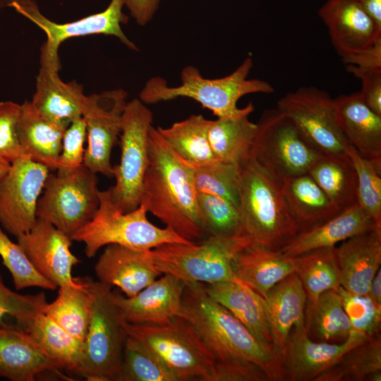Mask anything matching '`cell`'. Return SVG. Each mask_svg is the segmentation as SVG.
Listing matches in <instances>:
<instances>
[{
    "label": "cell",
    "instance_id": "25",
    "mask_svg": "<svg viewBox=\"0 0 381 381\" xmlns=\"http://www.w3.org/2000/svg\"><path fill=\"white\" fill-rule=\"evenodd\" d=\"M334 99L337 122L348 143L381 166V116L365 104L360 92Z\"/></svg>",
    "mask_w": 381,
    "mask_h": 381
},
{
    "label": "cell",
    "instance_id": "38",
    "mask_svg": "<svg viewBox=\"0 0 381 381\" xmlns=\"http://www.w3.org/2000/svg\"><path fill=\"white\" fill-rule=\"evenodd\" d=\"M306 329L310 327L315 334L325 341L346 339L353 329L337 290L322 293L317 301L306 310Z\"/></svg>",
    "mask_w": 381,
    "mask_h": 381
},
{
    "label": "cell",
    "instance_id": "9",
    "mask_svg": "<svg viewBox=\"0 0 381 381\" xmlns=\"http://www.w3.org/2000/svg\"><path fill=\"white\" fill-rule=\"evenodd\" d=\"M257 125L251 155L262 168L280 181L308 174L324 157L277 109L265 110Z\"/></svg>",
    "mask_w": 381,
    "mask_h": 381
},
{
    "label": "cell",
    "instance_id": "22",
    "mask_svg": "<svg viewBox=\"0 0 381 381\" xmlns=\"http://www.w3.org/2000/svg\"><path fill=\"white\" fill-rule=\"evenodd\" d=\"M264 302L272 345L283 358L291 330L306 326L307 296L297 274L293 272L276 284Z\"/></svg>",
    "mask_w": 381,
    "mask_h": 381
},
{
    "label": "cell",
    "instance_id": "28",
    "mask_svg": "<svg viewBox=\"0 0 381 381\" xmlns=\"http://www.w3.org/2000/svg\"><path fill=\"white\" fill-rule=\"evenodd\" d=\"M86 98L81 84L64 82L59 71L40 67L31 102L41 114L68 127L83 116Z\"/></svg>",
    "mask_w": 381,
    "mask_h": 381
},
{
    "label": "cell",
    "instance_id": "4",
    "mask_svg": "<svg viewBox=\"0 0 381 381\" xmlns=\"http://www.w3.org/2000/svg\"><path fill=\"white\" fill-rule=\"evenodd\" d=\"M253 66L251 57H247L231 74L220 78H204L198 68L187 66L181 71V84L170 86L159 76L150 78L139 93L145 104L174 100L180 97L192 99L210 110L217 118L236 117L254 111L250 102L243 108L237 103L243 96L253 93L272 94L274 87L267 81L248 79Z\"/></svg>",
    "mask_w": 381,
    "mask_h": 381
},
{
    "label": "cell",
    "instance_id": "30",
    "mask_svg": "<svg viewBox=\"0 0 381 381\" xmlns=\"http://www.w3.org/2000/svg\"><path fill=\"white\" fill-rule=\"evenodd\" d=\"M203 284L209 296L227 309L259 340L272 346L262 296L246 285L237 282Z\"/></svg>",
    "mask_w": 381,
    "mask_h": 381
},
{
    "label": "cell",
    "instance_id": "34",
    "mask_svg": "<svg viewBox=\"0 0 381 381\" xmlns=\"http://www.w3.org/2000/svg\"><path fill=\"white\" fill-rule=\"evenodd\" d=\"M295 271L306 294L308 306L328 290H337L341 285L339 268L335 247L309 251L294 258Z\"/></svg>",
    "mask_w": 381,
    "mask_h": 381
},
{
    "label": "cell",
    "instance_id": "49",
    "mask_svg": "<svg viewBox=\"0 0 381 381\" xmlns=\"http://www.w3.org/2000/svg\"><path fill=\"white\" fill-rule=\"evenodd\" d=\"M345 65L361 70L381 71V37L371 45L355 54L341 58Z\"/></svg>",
    "mask_w": 381,
    "mask_h": 381
},
{
    "label": "cell",
    "instance_id": "26",
    "mask_svg": "<svg viewBox=\"0 0 381 381\" xmlns=\"http://www.w3.org/2000/svg\"><path fill=\"white\" fill-rule=\"evenodd\" d=\"M375 227L380 226L357 203L327 222L298 233L279 251L285 257L295 258L313 250L335 247L339 242L370 231Z\"/></svg>",
    "mask_w": 381,
    "mask_h": 381
},
{
    "label": "cell",
    "instance_id": "18",
    "mask_svg": "<svg viewBox=\"0 0 381 381\" xmlns=\"http://www.w3.org/2000/svg\"><path fill=\"white\" fill-rule=\"evenodd\" d=\"M368 339L365 334L352 329L342 344L315 342L308 337L306 326L294 327L289 334L282 358L286 380H315L344 353Z\"/></svg>",
    "mask_w": 381,
    "mask_h": 381
},
{
    "label": "cell",
    "instance_id": "53",
    "mask_svg": "<svg viewBox=\"0 0 381 381\" xmlns=\"http://www.w3.org/2000/svg\"><path fill=\"white\" fill-rule=\"evenodd\" d=\"M11 167V163L0 159V179L8 172Z\"/></svg>",
    "mask_w": 381,
    "mask_h": 381
},
{
    "label": "cell",
    "instance_id": "8",
    "mask_svg": "<svg viewBox=\"0 0 381 381\" xmlns=\"http://www.w3.org/2000/svg\"><path fill=\"white\" fill-rule=\"evenodd\" d=\"M97 183V174L83 164L66 174L49 173L37 202V217L71 238L98 209Z\"/></svg>",
    "mask_w": 381,
    "mask_h": 381
},
{
    "label": "cell",
    "instance_id": "42",
    "mask_svg": "<svg viewBox=\"0 0 381 381\" xmlns=\"http://www.w3.org/2000/svg\"><path fill=\"white\" fill-rule=\"evenodd\" d=\"M192 169L198 193L219 196L228 200L238 209V165L218 161L209 165Z\"/></svg>",
    "mask_w": 381,
    "mask_h": 381
},
{
    "label": "cell",
    "instance_id": "52",
    "mask_svg": "<svg viewBox=\"0 0 381 381\" xmlns=\"http://www.w3.org/2000/svg\"><path fill=\"white\" fill-rule=\"evenodd\" d=\"M368 294L378 305L381 306V270L375 274L369 286Z\"/></svg>",
    "mask_w": 381,
    "mask_h": 381
},
{
    "label": "cell",
    "instance_id": "40",
    "mask_svg": "<svg viewBox=\"0 0 381 381\" xmlns=\"http://www.w3.org/2000/svg\"><path fill=\"white\" fill-rule=\"evenodd\" d=\"M47 304L43 292L20 294L7 287L0 274V327L27 330Z\"/></svg>",
    "mask_w": 381,
    "mask_h": 381
},
{
    "label": "cell",
    "instance_id": "23",
    "mask_svg": "<svg viewBox=\"0 0 381 381\" xmlns=\"http://www.w3.org/2000/svg\"><path fill=\"white\" fill-rule=\"evenodd\" d=\"M341 286L357 294H368L381 265V227L353 236L335 247Z\"/></svg>",
    "mask_w": 381,
    "mask_h": 381
},
{
    "label": "cell",
    "instance_id": "43",
    "mask_svg": "<svg viewBox=\"0 0 381 381\" xmlns=\"http://www.w3.org/2000/svg\"><path fill=\"white\" fill-rule=\"evenodd\" d=\"M197 201L207 237L241 234L238 209L234 205L205 193H198Z\"/></svg>",
    "mask_w": 381,
    "mask_h": 381
},
{
    "label": "cell",
    "instance_id": "15",
    "mask_svg": "<svg viewBox=\"0 0 381 381\" xmlns=\"http://www.w3.org/2000/svg\"><path fill=\"white\" fill-rule=\"evenodd\" d=\"M128 92L121 88L87 96L83 117L86 124L87 147L83 164L96 174L113 177L112 149L121 132Z\"/></svg>",
    "mask_w": 381,
    "mask_h": 381
},
{
    "label": "cell",
    "instance_id": "39",
    "mask_svg": "<svg viewBox=\"0 0 381 381\" xmlns=\"http://www.w3.org/2000/svg\"><path fill=\"white\" fill-rule=\"evenodd\" d=\"M114 381H178L175 375L149 349L128 335Z\"/></svg>",
    "mask_w": 381,
    "mask_h": 381
},
{
    "label": "cell",
    "instance_id": "7",
    "mask_svg": "<svg viewBox=\"0 0 381 381\" xmlns=\"http://www.w3.org/2000/svg\"><path fill=\"white\" fill-rule=\"evenodd\" d=\"M128 335L152 351L178 381H215V359L197 330L182 317L164 325L123 321Z\"/></svg>",
    "mask_w": 381,
    "mask_h": 381
},
{
    "label": "cell",
    "instance_id": "16",
    "mask_svg": "<svg viewBox=\"0 0 381 381\" xmlns=\"http://www.w3.org/2000/svg\"><path fill=\"white\" fill-rule=\"evenodd\" d=\"M16 238L32 266L47 279L58 287L79 284V277L72 275L80 262L70 250L73 241L52 224L37 218L28 232Z\"/></svg>",
    "mask_w": 381,
    "mask_h": 381
},
{
    "label": "cell",
    "instance_id": "51",
    "mask_svg": "<svg viewBox=\"0 0 381 381\" xmlns=\"http://www.w3.org/2000/svg\"><path fill=\"white\" fill-rule=\"evenodd\" d=\"M381 28V0H356Z\"/></svg>",
    "mask_w": 381,
    "mask_h": 381
},
{
    "label": "cell",
    "instance_id": "46",
    "mask_svg": "<svg viewBox=\"0 0 381 381\" xmlns=\"http://www.w3.org/2000/svg\"><path fill=\"white\" fill-rule=\"evenodd\" d=\"M86 138L84 118L82 116L73 120L64 133L57 174H66L83 164Z\"/></svg>",
    "mask_w": 381,
    "mask_h": 381
},
{
    "label": "cell",
    "instance_id": "48",
    "mask_svg": "<svg viewBox=\"0 0 381 381\" xmlns=\"http://www.w3.org/2000/svg\"><path fill=\"white\" fill-rule=\"evenodd\" d=\"M345 66L347 71L361 80L360 93L365 104L381 116V71H366L351 65Z\"/></svg>",
    "mask_w": 381,
    "mask_h": 381
},
{
    "label": "cell",
    "instance_id": "33",
    "mask_svg": "<svg viewBox=\"0 0 381 381\" xmlns=\"http://www.w3.org/2000/svg\"><path fill=\"white\" fill-rule=\"evenodd\" d=\"M253 111L210 121L208 139L217 159L239 166L251 155L258 125L249 119Z\"/></svg>",
    "mask_w": 381,
    "mask_h": 381
},
{
    "label": "cell",
    "instance_id": "35",
    "mask_svg": "<svg viewBox=\"0 0 381 381\" xmlns=\"http://www.w3.org/2000/svg\"><path fill=\"white\" fill-rule=\"evenodd\" d=\"M380 334L344 353L315 381H380Z\"/></svg>",
    "mask_w": 381,
    "mask_h": 381
},
{
    "label": "cell",
    "instance_id": "44",
    "mask_svg": "<svg viewBox=\"0 0 381 381\" xmlns=\"http://www.w3.org/2000/svg\"><path fill=\"white\" fill-rule=\"evenodd\" d=\"M0 256L10 272L16 290L40 287L55 290L58 286L40 274L32 266L22 248L13 243L0 228Z\"/></svg>",
    "mask_w": 381,
    "mask_h": 381
},
{
    "label": "cell",
    "instance_id": "31",
    "mask_svg": "<svg viewBox=\"0 0 381 381\" xmlns=\"http://www.w3.org/2000/svg\"><path fill=\"white\" fill-rule=\"evenodd\" d=\"M94 299V282L88 277H79L76 286L59 287L57 297L47 303L44 313L85 342Z\"/></svg>",
    "mask_w": 381,
    "mask_h": 381
},
{
    "label": "cell",
    "instance_id": "5",
    "mask_svg": "<svg viewBox=\"0 0 381 381\" xmlns=\"http://www.w3.org/2000/svg\"><path fill=\"white\" fill-rule=\"evenodd\" d=\"M98 195L99 207L95 216L71 238L85 244L87 257H94L102 247L109 244L150 250L165 243H193L170 228H160L151 223L144 202L134 210L124 213L113 203L109 189L99 190Z\"/></svg>",
    "mask_w": 381,
    "mask_h": 381
},
{
    "label": "cell",
    "instance_id": "47",
    "mask_svg": "<svg viewBox=\"0 0 381 381\" xmlns=\"http://www.w3.org/2000/svg\"><path fill=\"white\" fill-rule=\"evenodd\" d=\"M20 104L0 102V159L9 163L24 157L17 136V122Z\"/></svg>",
    "mask_w": 381,
    "mask_h": 381
},
{
    "label": "cell",
    "instance_id": "27",
    "mask_svg": "<svg viewBox=\"0 0 381 381\" xmlns=\"http://www.w3.org/2000/svg\"><path fill=\"white\" fill-rule=\"evenodd\" d=\"M231 267L241 283L265 298L276 284L294 272L295 260L250 242L235 255Z\"/></svg>",
    "mask_w": 381,
    "mask_h": 381
},
{
    "label": "cell",
    "instance_id": "21",
    "mask_svg": "<svg viewBox=\"0 0 381 381\" xmlns=\"http://www.w3.org/2000/svg\"><path fill=\"white\" fill-rule=\"evenodd\" d=\"M99 282L118 287L131 297L150 285L162 272L153 262L150 250H136L109 244L95 266Z\"/></svg>",
    "mask_w": 381,
    "mask_h": 381
},
{
    "label": "cell",
    "instance_id": "14",
    "mask_svg": "<svg viewBox=\"0 0 381 381\" xmlns=\"http://www.w3.org/2000/svg\"><path fill=\"white\" fill-rule=\"evenodd\" d=\"M49 171L25 157L11 164L0 179V224L6 231L18 237L34 226L37 202Z\"/></svg>",
    "mask_w": 381,
    "mask_h": 381
},
{
    "label": "cell",
    "instance_id": "1",
    "mask_svg": "<svg viewBox=\"0 0 381 381\" xmlns=\"http://www.w3.org/2000/svg\"><path fill=\"white\" fill-rule=\"evenodd\" d=\"M180 317L192 325L207 345L215 368L252 363L265 372L270 381L286 380L282 358L273 346L259 340L209 296L203 283H186Z\"/></svg>",
    "mask_w": 381,
    "mask_h": 381
},
{
    "label": "cell",
    "instance_id": "36",
    "mask_svg": "<svg viewBox=\"0 0 381 381\" xmlns=\"http://www.w3.org/2000/svg\"><path fill=\"white\" fill-rule=\"evenodd\" d=\"M308 174L340 211L358 203L356 174L350 160L324 156Z\"/></svg>",
    "mask_w": 381,
    "mask_h": 381
},
{
    "label": "cell",
    "instance_id": "29",
    "mask_svg": "<svg viewBox=\"0 0 381 381\" xmlns=\"http://www.w3.org/2000/svg\"><path fill=\"white\" fill-rule=\"evenodd\" d=\"M281 183L286 203L299 232L317 226L341 212L308 174L285 179Z\"/></svg>",
    "mask_w": 381,
    "mask_h": 381
},
{
    "label": "cell",
    "instance_id": "12",
    "mask_svg": "<svg viewBox=\"0 0 381 381\" xmlns=\"http://www.w3.org/2000/svg\"><path fill=\"white\" fill-rule=\"evenodd\" d=\"M2 6L13 8L46 34L47 40L42 46L40 54V67L42 68L59 71V47L64 41L71 37L94 34L112 35L128 49L139 51L121 28L128 22V16L123 11L124 0H110L104 11L65 23H57L46 18L35 0H0V8Z\"/></svg>",
    "mask_w": 381,
    "mask_h": 381
},
{
    "label": "cell",
    "instance_id": "13",
    "mask_svg": "<svg viewBox=\"0 0 381 381\" xmlns=\"http://www.w3.org/2000/svg\"><path fill=\"white\" fill-rule=\"evenodd\" d=\"M276 109L321 155L350 160L347 149L351 145L337 122L334 99L327 92L313 86L300 87L280 97Z\"/></svg>",
    "mask_w": 381,
    "mask_h": 381
},
{
    "label": "cell",
    "instance_id": "6",
    "mask_svg": "<svg viewBox=\"0 0 381 381\" xmlns=\"http://www.w3.org/2000/svg\"><path fill=\"white\" fill-rule=\"evenodd\" d=\"M250 242L242 234L212 236L190 245L165 243L150 249V254L162 274H171L185 283L243 284L234 274L231 262L235 255Z\"/></svg>",
    "mask_w": 381,
    "mask_h": 381
},
{
    "label": "cell",
    "instance_id": "19",
    "mask_svg": "<svg viewBox=\"0 0 381 381\" xmlns=\"http://www.w3.org/2000/svg\"><path fill=\"white\" fill-rule=\"evenodd\" d=\"M318 13L341 58L364 49L381 37V28L356 0H327Z\"/></svg>",
    "mask_w": 381,
    "mask_h": 381
},
{
    "label": "cell",
    "instance_id": "50",
    "mask_svg": "<svg viewBox=\"0 0 381 381\" xmlns=\"http://www.w3.org/2000/svg\"><path fill=\"white\" fill-rule=\"evenodd\" d=\"M162 0H124L131 17L140 26L147 25L157 13Z\"/></svg>",
    "mask_w": 381,
    "mask_h": 381
},
{
    "label": "cell",
    "instance_id": "24",
    "mask_svg": "<svg viewBox=\"0 0 381 381\" xmlns=\"http://www.w3.org/2000/svg\"><path fill=\"white\" fill-rule=\"evenodd\" d=\"M68 127L41 114L31 101L20 104L18 140L24 157L56 170L64 133Z\"/></svg>",
    "mask_w": 381,
    "mask_h": 381
},
{
    "label": "cell",
    "instance_id": "3",
    "mask_svg": "<svg viewBox=\"0 0 381 381\" xmlns=\"http://www.w3.org/2000/svg\"><path fill=\"white\" fill-rule=\"evenodd\" d=\"M240 234L256 244L280 250L299 232L280 181L250 157L238 166Z\"/></svg>",
    "mask_w": 381,
    "mask_h": 381
},
{
    "label": "cell",
    "instance_id": "41",
    "mask_svg": "<svg viewBox=\"0 0 381 381\" xmlns=\"http://www.w3.org/2000/svg\"><path fill=\"white\" fill-rule=\"evenodd\" d=\"M347 155L357 178L358 203L381 227V166L349 145Z\"/></svg>",
    "mask_w": 381,
    "mask_h": 381
},
{
    "label": "cell",
    "instance_id": "37",
    "mask_svg": "<svg viewBox=\"0 0 381 381\" xmlns=\"http://www.w3.org/2000/svg\"><path fill=\"white\" fill-rule=\"evenodd\" d=\"M28 332L64 370L75 373L83 357L84 342L44 313L39 314Z\"/></svg>",
    "mask_w": 381,
    "mask_h": 381
},
{
    "label": "cell",
    "instance_id": "32",
    "mask_svg": "<svg viewBox=\"0 0 381 381\" xmlns=\"http://www.w3.org/2000/svg\"><path fill=\"white\" fill-rule=\"evenodd\" d=\"M210 120L201 114L190 115L157 131L169 148L191 167H200L218 162L208 139Z\"/></svg>",
    "mask_w": 381,
    "mask_h": 381
},
{
    "label": "cell",
    "instance_id": "20",
    "mask_svg": "<svg viewBox=\"0 0 381 381\" xmlns=\"http://www.w3.org/2000/svg\"><path fill=\"white\" fill-rule=\"evenodd\" d=\"M62 367L26 331L0 327V377L34 381L45 373L66 378Z\"/></svg>",
    "mask_w": 381,
    "mask_h": 381
},
{
    "label": "cell",
    "instance_id": "17",
    "mask_svg": "<svg viewBox=\"0 0 381 381\" xmlns=\"http://www.w3.org/2000/svg\"><path fill=\"white\" fill-rule=\"evenodd\" d=\"M185 286L180 279L163 274L131 297L112 291L111 298L125 322L164 325L180 316Z\"/></svg>",
    "mask_w": 381,
    "mask_h": 381
},
{
    "label": "cell",
    "instance_id": "10",
    "mask_svg": "<svg viewBox=\"0 0 381 381\" xmlns=\"http://www.w3.org/2000/svg\"><path fill=\"white\" fill-rule=\"evenodd\" d=\"M111 286L94 282L95 299L81 363L74 374L87 380H114L128 334L111 298Z\"/></svg>",
    "mask_w": 381,
    "mask_h": 381
},
{
    "label": "cell",
    "instance_id": "2",
    "mask_svg": "<svg viewBox=\"0 0 381 381\" xmlns=\"http://www.w3.org/2000/svg\"><path fill=\"white\" fill-rule=\"evenodd\" d=\"M148 152L140 202L147 205V212L186 241L195 243L207 238L192 167L175 155L152 126Z\"/></svg>",
    "mask_w": 381,
    "mask_h": 381
},
{
    "label": "cell",
    "instance_id": "45",
    "mask_svg": "<svg viewBox=\"0 0 381 381\" xmlns=\"http://www.w3.org/2000/svg\"><path fill=\"white\" fill-rule=\"evenodd\" d=\"M352 329L368 338L380 335L381 306L368 294L351 293L339 286L337 289Z\"/></svg>",
    "mask_w": 381,
    "mask_h": 381
},
{
    "label": "cell",
    "instance_id": "11",
    "mask_svg": "<svg viewBox=\"0 0 381 381\" xmlns=\"http://www.w3.org/2000/svg\"><path fill=\"white\" fill-rule=\"evenodd\" d=\"M152 121V111L140 99L127 102L120 134V162L113 166L116 182L109 188L113 203L124 213L136 209L141 201Z\"/></svg>",
    "mask_w": 381,
    "mask_h": 381
}]
</instances>
